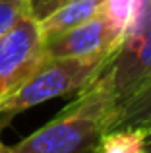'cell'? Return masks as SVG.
Segmentation results:
<instances>
[{
	"label": "cell",
	"instance_id": "cell-4",
	"mask_svg": "<svg viewBox=\"0 0 151 153\" xmlns=\"http://www.w3.org/2000/svg\"><path fill=\"white\" fill-rule=\"evenodd\" d=\"M45 60L39 22L23 18L0 37V99L14 93Z\"/></svg>",
	"mask_w": 151,
	"mask_h": 153
},
{
	"label": "cell",
	"instance_id": "cell-9",
	"mask_svg": "<svg viewBox=\"0 0 151 153\" xmlns=\"http://www.w3.org/2000/svg\"><path fill=\"white\" fill-rule=\"evenodd\" d=\"M23 18H31L25 0H0V37Z\"/></svg>",
	"mask_w": 151,
	"mask_h": 153
},
{
	"label": "cell",
	"instance_id": "cell-13",
	"mask_svg": "<svg viewBox=\"0 0 151 153\" xmlns=\"http://www.w3.org/2000/svg\"><path fill=\"white\" fill-rule=\"evenodd\" d=\"M149 4H151V0H149Z\"/></svg>",
	"mask_w": 151,
	"mask_h": 153
},
{
	"label": "cell",
	"instance_id": "cell-12",
	"mask_svg": "<svg viewBox=\"0 0 151 153\" xmlns=\"http://www.w3.org/2000/svg\"><path fill=\"white\" fill-rule=\"evenodd\" d=\"M6 149H8V147L4 146V143H2V140H0V153H6Z\"/></svg>",
	"mask_w": 151,
	"mask_h": 153
},
{
	"label": "cell",
	"instance_id": "cell-7",
	"mask_svg": "<svg viewBox=\"0 0 151 153\" xmlns=\"http://www.w3.org/2000/svg\"><path fill=\"white\" fill-rule=\"evenodd\" d=\"M114 128H134L145 136L151 134V82L118 107L110 130Z\"/></svg>",
	"mask_w": 151,
	"mask_h": 153
},
{
	"label": "cell",
	"instance_id": "cell-10",
	"mask_svg": "<svg viewBox=\"0 0 151 153\" xmlns=\"http://www.w3.org/2000/svg\"><path fill=\"white\" fill-rule=\"evenodd\" d=\"M68 2L72 0H25L27 8H29V16L39 23L49 16H53L56 10H60L62 6H66Z\"/></svg>",
	"mask_w": 151,
	"mask_h": 153
},
{
	"label": "cell",
	"instance_id": "cell-11",
	"mask_svg": "<svg viewBox=\"0 0 151 153\" xmlns=\"http://www.w3.org/2000/svg\"><path fill=\"white\" fill-rule=\"evenodd\" d=\"M145 142H147V153H151V134L145 136Z\"/></svg>",
	"mask_w": 151,
	"mask_h": 153
},
{
	"label": "cell",
	"instance_id": "cell-8",
	"mask_svg": "<svg viewBox=\"0 0 151 153\" xmlns=\"http://www.w3.org/2000/svg\"><path fill=\"white\" fill-rule=\"evenodd\" d=\"M95 153H147V142L141 130L114 128L101 136Z\"/></svg>",
	"mask_w": 151,
	"mask_h": 153
},
{
	"label": "cell",
	"instance_id": "cell-3",
	"mask_svg": "<svg viewBox=\"0 0 151 153\" xmlns=\"http://www.w3.org/2000/svg\"><path fill=\"white\" fill-rule=\"evenodd\" d=\"M99 76L109 83L116 111L151 82V14L136 31L124 37Z\"/></svg>",
	"mask_w": 151,
	"mask_h": 153
},
{
	"label": "cell",
	"instance_id": "cell-5",
	"mask_svg": "<svg viewBox=\"0 0 151 153\" xmlns=\"http://www.w3.org/2000/svg\"><path fill=\"white\" fill-rule=\"evenodd\" d=\"M124 41L122 31L99 10L93 18L70 27L58 35L43 39L45 58H89L110 56Z\"/></svg>",
	"mask_w": 151,
	"mask_h": 153
},
{
	"label": "cell",
	"instance_id": "cell-1",
	"mask_svg": "<svg viewBox=\"0 0 151 153\" xmlns=\"http://www.w3.org/2000/svg\"><path fill=\"white\" fill-rule=\"evenodd\" d=\"M116 101L109 83L97 76L50 122L27 136L6 153H95L99 140L110 130Z\"/></svg>",
	"mask_w": 151,
	"mask_h": 153
},
{
	"label": "cell",
	"instance_id": "cell-2",
	"mask_svg": "<svg viewBox=\"0 0 151 153\" xmlns=\"http://www.w3.org/2000/svg\"><path fill=\"white\" fill-rule=\"evenodd\" d=\"M110 56L89 58H45L41 66L8 97L0 99V118L33 108L56 97L79 93L97 79Z\"/></svg>",
	"mask_w": 151,
	"mask_h": 153
},
{
	"label": "cell",
	"instance_id": "cell-6",
	"mask_svg": "<svg viewBox=\"0 0 151 153\" xmlns=\"http://www.w3.org/2000/svg\"><path fill=\"white\" fill-rule=\"evenodd\" d=\"M103 4H105V0H72V2H68L66 6H62L60 10H56L53 16H49L39 23L43 39L58 35L85 19L93 18L101 10Z\"/></svg>",
	"mask_w": 151,
	"mask_h": 153
}]
</instances>
